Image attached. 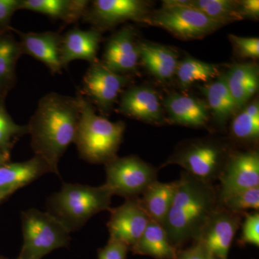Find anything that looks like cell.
<instances>
[{
  "instance_id": "1",
  "label": "cell",
  "mask_w": 259,
  "mask_h": 259,
  "mask_svg": "<svg viewBox=\"0 0 259 259\" xmlns=\"http://www.w3.org/2000/svg\"><path fill=\"white\" fill-rule=\"evenodd\" d=\"M80 115L78 95L51 93L39 101L28 131L35 156L45 161L51 173L60 175L59 161L70 144L74 143Z\"/></svg>"
},
{
  "instance_id": "2",
  "label": "cell",
  "mask_w": 259,
  "mask_h": 259,
  "mask_svg": "<svg viewBox=\"0 0 259 259\" xmlns=\"http://www.w3.org/2000/svg\"><path fill=\"white\" fill-rule=\"evenodd\" d=\"M163 228L172 245L180 250L198 241L204 226L220 205L218 189L182 171Z\"/></svg>"
},
{
  "instance_id": "3",
  "label": "cell",
  "mask_w": 259,
  "mask_h": 259,
  "mask_svg": "<svg viewBox=\"0 0 259 259\" xmlns=\"http://www.w3.org/2000/svg\"><path fill=\"white\" fill-rule=\"evenodd\" d=\"M78 96L81 115L74 144L82 159L105 165L117 156L125 133V122H111L97 115L91 101L82 95Z\"/></svg>"
},
{
  "instance_id": "4",
  "label": "cell",
  "mask_w": 259,
  "mask_h": 259,
  "mask_svg": "<svg viewBox=\"0 0 259 259\" xmlns=\"http://www.w3.org/2000/svg\"><path fill=\"white\" fill-rule=\"evenodd\" d=\"M112 197L104 185L64 183L60 191L48 199L47 212L71 233L82 228L97 213L109 210Z\"/></svg>"
},
{
  "instance_id": "5",
  "label": "cell",
  "mask_w": 259,
  "mask_h": 259,
  "mask_svg": "<svg viewBox=\"0 0 259 259\" xmlns=\"http://www.w3.org/2000/svg\"><path fill=\"white\" fill-rule=\"evenodd\" d=\"M231 153L226 144L215 140H194L177 148L161 167L178 165L191 176L212 184L221 176Z\"/></svg>"
},
{
  "instance_id": "6",
  "label": "cell",
  "mask_w": 259,
  "mask_h": 259,
  "mask_svg": "<svg viewBox=\"0 0 259 259\" xmlns=\"http://www.w3.org/2000/svg\"><path fill=\"white\" fill-rule=\"evenodd\" d=\"M21 222L23 244L20 259H41L69 245L71 233L50 213L30 209L22 213Z\"/></svg>"
},
{
  "instance_id": "7",
  "label": "cell",
  "mask_w": 259,
  "mask_h": 259,
  "mask_svg": "<svg viewBox=\"0 0 259 259\" xmlns=\"http://www.w3.org/2000/svg\"><path fill=\"white\" fill-rule=\"evenodd\" d=\"M145 23L159 27L183 40H194L223 26L199 10L187 5V0H167L161 9L153 12Z\"/></svg>"
},
{
  "instance_id": "8",
  "label": "cell",
  "mask_w": 259,
  "mask_h": 259,
  "mask_svg": "<svg viewBox=\"0 0 259 259\" xmlns=\"http://www.w3.org/2000/svg\"><path fill=\"white\" fill-rule=\"evenodd\" d=\"M105 166L106 181L103 185L112 196L126 199L139 197L157 181V168L137 156H117Z\"/></svg>"
},
{
  "instance_id": "9",
  "label": "cell",
  "mask_w": 259,
  "mask_h": 259,
  "mask_svg": "<svg viewBox=\"0 0 259 259\" xmlns=\"http://www.w3.org/2000/svg\"><path fill=\"white\" fill-rule=\"evenodd\" d=\"M147 2L141 0H95L83 18L101 32L127 20L145 23L149 16Z\"/></svg>"
},
{
  "instance_id": "10",
  "label": "cell",
  "mask_w": 259,
  "mask_h": 259,
  "mask_svg": "<svg viewBox=\"0 0 259 259\" xmlns=\"http://www.w3.org/2000/svg\"><path fill=\"white\" fill-rule=\"evenodd\" d=\"M218 180L220 202L237 192L259 187L258 151L231 153Z\"/></svg>"
},
{
  "instance_id": "11",
  "label": "cell",
  "mask_w": 259,
  "mask_h": 259,
  "mask_svg": "<svg viewBox=\"0 0 259 259\" xmlns=\"http://www.w3.org/2000/svg\"><path fill=\"white\" fill-rule=\"evenodd\" d=\"M245 214L218 206L204 226L198 241L215 259H227L234 237ZM196 243V242H195Z\"/></svg>"
},
{
  "instance_id": "12",
  "label": "cell",
  "mask_w": 259,
  "mask_h": 259,
  "mask_svg": "<svg viewBox=\"0 0 259 259\" xmlns=\"http://www.w3.org/2000/svg\"><path fill=\"white\" fill-rule=\"evenodd\" d=\"M129 82L128 77L114 72L102 61L90 64L83 76V92L103 113L112 110L122 89Z\"/></svg>"
},
{
  "instance_id": "13",
  "label": "cell",
  "mask_w": 259,
  "mask_h": 259,
  "mask_svg": "<svg viewBox=\"0 0 259 259\" xmlns=\"http://www.w3.org/2000/svg\"><path fill=\"white\" fill-rule=\"evenodd\" d=\"M109 210L110 217L107 226L110 240L120 241L131 250L151 221L140 203L139 197L127 199L119 207Z\"/></svg>"
},
{
  "instance_id": "14",
  "label": "cell",
  "mask_w": 259,
  "mask_h": 259,
  "mask_svg": "<svg viewBox=\"0 0 259 259\" xmlns=\"http://www.w3.org/2000/svg\"><path fill=\"white\" fill-rule=\"evenodd\" d=\"M140 61L139 41L134 28L124 27L109 39L103 54L102 64L121 75L136 73Z\"/></svg>"
},
{
  "instance_id": "15",
  "label": "cell",
  "mask_w": 259,
  "mask_h": 259,
  "mask_svg": "<svg viewBox=\"0 0 259 259\" xmlns=\"http://www.w3.org/2000/svg\"><path fill=\"white\" fill-rule=\"evenodd\" d=\"M120 111L132 118L160 123L163 119V107L158 93L148 87H134L122 94Z\"/></svg>"
},
{
  "instance_id": "16",
  "label": "cell",
  "mask_w": 259,
  "mask_h": 259,
  "mask_svg": "<svg viewBox=\"0 0 259 259\" xmlns=\"http://www.w3.org/2000/svg\"><path fill=\"white\" fill-rule=\"evenodd\" d=\"M18 32L23 54L40 61L52 74H59L63 69L61 62L62 36L56 32Z\"/></svg>"
},
{
  "instance_id": "17",
  "label": "cell",
  "mask_w": 259,
  "mask_h": 259,
  "mask_svg": "<svg viewBox=\"0 0 259 259\" xmlns=\"http://www.w3.org/2000/svg\"><path fill=\"white\" fill-rule=\"evenodd\" d=\"M101 32L74 28L62 36L61 62L65 68L74 60H84L90 64L97 61V54L102 41Z\"/></svg>"
},
{
  "instance_id": "18",
  "label": "cell",
  "mask_w": 259,
  "mask_h": 259,
  "mask_svg": "<svg viewBox=\"0 0 259 259\" xmlns=\"http://www.w3.org/2000/svg\"><path fill=\"white\" fill-rule=\"evenodd\" d=\"M165 110L173 123L200 127L207 125L209 120V108L202 100L190 95L174 93L163 102Z\"/></svg>"
},
{
  "instance_id": "19",
  "label": "cell",
  "mask_w": 259,
  "mask_h": 259,
  "mask_svg": "<svg viewBox=\"0 0 259 259\" xmlns=\"http://www.w3.org/2000/svg\"><path fill=\"white\" fill-rule=\"evenodd\" d=\"M51 173L41 158L34 156L28 161L0 165V192L13 194L34 181Z\"/></svg>"
},
{
  "instance_id": "20",
  "label": "cell",
  "mask_w": 259,
  "mask_h": 259,
  "mask_svg": "<svg viewBox=\"0 0 259 259\" xmlns=\"http://www.w3.org/2000/svg\"><path fill=\"white\" fill-rule=\"evenodd\" d=\"M139 50L140 61L150 74L162 82L173 79L179 64L175 50L148 41H139Z\"/></svg>"
},
{
  "instance_id": "21",
  "label": "cell",
  "mask_w": 259,
  "mask_h": 259,
  "mask_svg": "<svg viewBox=\"0 0 259 259\" xmlns=\"http://www.w3.org/2000/svg\"><path fill=\"white\" fill-rule=\"evenodd\" d=\"M224 74L227 86L241 110L258 90V66L254 63L233 65Z\"/></svg>"
},
{
  "instance_id": "22",
  "label": "cell",
  "mask_w": 259,
  "mask_h": 259,
  "mask_svg": "<svg viewBox=\"0 0 259 259\" xmlns=\"http://www.w3.org/2000/svg\"><path fill=\"white\" fill-rule=\"evenodd\" d=\"M90 3L87 0H21L20 10L35 12L71 24L83 18Z\"/></svg>"
},
{
  "instance_id": "23",
  "label": "cell",
  "mask_w": 259,
  "mask_h": 259,
  "mask_svg": "<svg viewBox=\"0 0 259 259\" xmlns=\"http://www.w3.org/2000/svg\"><path fill=\"white\" fill-rule=\"evenodd\" d=\"M131 250L134 254L148 255L156 259H177L179 251L168 240L163 226L152 221Z\"/></svg>"
},
{
  "instance_id": "24",
  "label": "cell",
  "mask_w": 259,
  "mask_h": 259,
  "mask_svg": "<svg viewBox=\"0 0 259 259\" xmlns=\"http://www.w3.org/2000/svg\"><path fill=\"white\" fill-rule=\"evenodd\" d=\"M202 91L207 99V105L212 112L213 118L221 127L226 125V122L239 111L240 109L227 86L224 74L202 88Z\"/></svg>"
},
{
  "instance_id": "25",
  "label": "cell",
  "mask_w": 259,
  "mask_h": 259,
  "mask_svg": "<svg viewBox=\"0 0 259 259\" xmlns=\"http://www.w3.org/2000/svg\"><path fill=\"white\" fill-rule=\"evenodd\" d=\"M177 182L151 184L139 197L140 203L151 221L163 225L176 192Z\"/></svg>"
},
{
  "instance_id": "26",
  "label": "cell",
  "mask_w": 259,
  "mask_h": 259,
  "mask_svg": "<svg viewBox=\"0 0 259 259\" xmlns=\"http://www.w3.org/2000/svg\"><path fill=\"white\" fill-rule=\"evenodd\" d=\"M231 134L233 139L245 143L256 142L259 139V103L254 100L246 104L233 117Z\"/></svg>"
},
{
  "instance_id": "27",
  "label": "cell",
  "mask_w": 259,
  "mask_h": 259,
  "mask_svg": "<svg viewBox=\"0 0 259 259\" xmlns=\"http://www.w3.org/2000/svg\"><path fill=\"white\" fill-rule=\"evenodd\" d=\"M187 5L223 25L230 22L243 20L239 13V1L187 0Z\"/></svg>"
},
{
  "instance_id": "28",
  "label": "cell",
  "mask_w": 259,
  "mask_h": 259,
  "mask_svg": "<svg viewBox=\"0 0 259 259\" xmlns=\"http://www.w3.org/2000/svg\"><path fill=\"white\" fill-rule=\"evenodd\" d=\"M214 65L187 57L179 61L176 71L177 80L180 86L188 88L197 81H207L218 75Z\"/></svg>"
},
{
  "instance_id": "29",
  "label": "cell",
  "mask_w": 259,
  "mask_h": 259,
  "mask_svg": "<svg viewBox=\"0 0 259 259\" xmlns=\"http://www.w3.org/2000/svg\"><path fill=\"white\" fill-rule=\"evenodd\" d=\"M22 54L20 42L9 35L0 36V93L14 82L15 66Z\"/></svg>"
},
{
  "instance_id": "30",
  "label": "cell",
  "mask_w": 259,
  "mask_h": 259,
  "mask_svg": "<svg viewBox=\"0 0 259 259\" xmlns=\"http://www.w3.org/2000/svg\"><path fill=\"white\" fill-rule=\"evenodd\" d=\"M28 134V125H20L13 121L0 98V151L8 156L10 148L20 136Z\"/></svg>"
},
{
  "instance_id": "31",
  "label": "cell",
  "mask_w": 259,
  "mask_h": 259,
  "mask_svg": "<svg viewBox=\"0 0 259 259\" xmlns=\"http://www.w3.org/2000/svg\"><path fill=\"white\" fill-rule=\"evenodd\" d=\"M224 208L231 212L245 214L248 209H259V187L237 192L220 202Z\"/></svg>"
},
{
  "instance_id": "32",
  "label": "cell",
  "mask_w": 259,
  "mask_h": 259,
  "mask_svg": "<svg viewBox=\"0 0 259 259\" xmlns=\"http://www.w3.org/2000/svg\"><path fill=\"white\" fill-rule=\"evenodd\" d=\"M245 220L242 223V232L240 243L259 246V213L245 212Z\"/></svg>"
},
{
  "instance_id": "33",
  "label": "cell",
  "mask_w": 259,
  "mask_h": 259,
  "mask_svg": "<svg viewBox=\"0 0 259 259\" xmlns=\"http://www.w3.org/2000/svg\"><path fill=\"white\" fill-rule=\"evenodd\" d=\"M229 39L242 57L256 59L259 57L258 37H245L230 35Z\"/></svg>"
},
{
  "instance_id": "34",
  "label": "cell",
  "mask_w": 259,
  "mask_h": 259,
  "mask_svg": "<svg viewBox=\"0 0 259 259\" xmlns=\"http://www.w3.org/2000/svg\"><path fill=\"white\" fill-rule=\"evenodd\" d=\"M129 250L124 243L109 240L107 244L98 250V259H125Z\"/></svg>"
},
{
  "instance_id": "35",
  "label": "cell",
  "mask_w": 259,
  "mask_h": 259,
  "mask_svg": "<svg viewBox=\"0 0 259 259\" xmlns=\"http://www.w3.org/2000/svg\"><path fill=\"white\" fill-rule=\"evenodd\" d=\"M21 0H0V28L9 25L12 16L20 9Z\"/></svg>"
},
{
  "instance_id": "36",
  "label": "cell",
  "mask_w": 259,
  "mask_h": 259,
  "mask_svg": "<svg viewBox=\"0 0 259 259\" xmlns=\"http://www.w3.org/2000/svg\"><path fill=\"white\" fill-rule=\"evenodd\" d=\"M177 259H214L199 242L185 250H179Z\"/></svg>"
},
{
  "instance_id": "37",
  "label": "cell",
  "mask_w": 259,
  "mask_h": 259,
  "mask_svg": "<svg viewBox=\"0 0 259 259\" xmlns=\"http://www.w3.org/2000/svg\"><path fill=\"white\" fill-rule=\"evenodd\" d=\"M239 13L243 20V19L258 20V0H243V1H239Z\"/></svg>"
},
{
  "instance_id": "38",
  "label": "cell",
  "mask_w": 259,
  "mask_h": 259,
  "mask_svg": "<svg viewBox=\"0 0 259 259\" xmlns=\"http://www.w3.org/2000/svg\"><path fill=\"white\" fill-rule=\"evenodd\" d=\"M8 156H5L3 153L0 151V164H3L5 161L8 159Z\"/></svg>"
},
{
  "instance_id": "39",
  "label": "cell",
  "mask_w": 259,
  "mask_h": 259,
  "mask_svg": "<svg viewBox=\"0 0 259 259\" xmlns=\"http://www.w3.org/2000/svg\"><path fill=\"white\" fill-rule=\"evenodd\" d=\"M9 195V194L5 193V192H0V201L3 200V199H5L7 196Z\"/></svg>"
},
{
  "instance_id": "40",
  "label": "cell",
  "mask_w": 259,
  "mask_h": 259,
  "mask_svg": "<svg viewBox=\"0 0 259 259\" xmlns=\"http://www.w3.org/2000/svg\"><path fill=\"white\" fill-rule=\"evenodd\" d=\"M0 259H3V258H0Z\"/></svg>"
},
{
  "instance_id": "41",
  "label": "cell",
  "mask_w": 259,
  "mask_h": 259,
  "mask_svg": "<svg viewBox=\"0 0 259 259\" xmlns=\"http://www.w3.org/2000/svg\"><path fill=\"white\" fill-rule=\"evenodd\" d=\"M16 259H20V258H16Z\"/></svg>"
},
{
  "instance_id": "42",
  "label": "cell",
  "mask_w": 259,
  "mask_h": 259,
  "mask_svg": "<svg viewBox=\"0 0 259 259\" xmlns=\"http://www.w3.org/2000/svg\"><path fill=\"white\" fill-rule=\"evenodd\" d=\"M214 259H215V258H214Z\"/></svg>"
},
{
  "instance_id": "43",
  "label": "cell",
  "mask_w": 259,
  "mask_h": 259,
  "mask_svg": "<svg viewBox=\"0 0 259 259\" xmlns=\"http://www.w3.org/2000/svg\"><path fill=\"white\" fill-rule=\"evenodd\" d=\"M0 165H1V164H0Z\"/></svg>"
}]
</instances>
